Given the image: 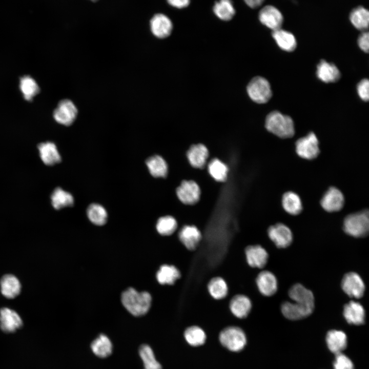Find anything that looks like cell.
I'll list each match as a JSON object with an SVG mask.
<instances>
[{"mask_svg":"<svg viewBox=\"0 0 369 369\" xmlns=\"http://www.w3.org/2000/svg\"><path fill=\"white\" fill-rule=\"evenodd\" d=\"M150 174L156 178H164L167 176L168 166L166 160L159 155H154L146 161Z\"/></svg>","mask_w":369,"mask_h":369,"instance_id":"cell-31","label":"cell"},{"mask_svg":"<svg viewBox=\"0 0 369 369\" xmlns=\"http://www.w3.org/2000/svg\"><path fill=\"white\" fill-rule=\"evenodd\" d=\"M295 147L297 155L308 160L315 159L320 153L319 141L313 132L298 139L296 142Z\"/></svg>","mask_w":369,"mask_h":369,"instance_id":"cell-6","label":"cell"},{"mask_svg":"<svg viewBox=\"0 0 369 369\" xmlns=\"http://www.w3.org/2000/svg\"><path fill=\"white\" fill-rule=\"evenodd\" d=\"M51 202L56 210L72 206L74 204L73 196L60 188H56L51 196Z\"/></svg>","mask_w":369,"mask_h":369,"instance_id":"cell-34","label":"cell"},{"mask_svg":"<svg viewBox=\"0 0 369 369\" xmlns=\"http://www.w3.org/2000/svg\"><path fill=\"white\" fill-rule=\"evenodd\" d=\"M183 335L187 343L193 346H198L203 344L207 338L204 330L197 325L188 327L184 330Z\"/></svg>","mask_w":369,"mask_h":369,"instance_id":"cell-35","label":"cell"},{"mask_svg":"<svg viewBox=\"0 0 369 369\" xmlns=\"http://www.w3.org/2000/svg\"><path fill=\"white\" fill-rule=\"evenodd\" d=\"M168 3L172 6L181 9L187 7L190 2V0H167Z\"/></svg>","mask_w":369,"mask_h":369,"instance_id":"cell-45","label":"cell"},{"mask_svg":"<svg viewBox=\"0 0 369 369\" xmlns=\"http://www.w3.org/2000/svg\"><path fill=\"white\" fill-rule=\"evenodd\" d=\"M316 74L320 80L326 83L336 82L341 76L337 67L325 60H321L317 65Z\"/></svg>","mask_w":369,"mask_h":369,"instance_id":"cell-26","label":"cell"},{"mask_svg":"<svg viewBox=\"0 0 369 369\" xmlns=\"http://www.w3.org/2000/svg\"><path fill=\"white\" fill-rule=\"evenodd\" d=\"M90 346L93 353L101 358L109 357L112 354L113 350L111 340L102 334L92 342Z\"/></svg>","mask_w":369,"mask_h":369,"instance_id":"cell-30","label":"cell"},{"mask_svg":"<svg viewBox=\"0 0 369 369\" xmlns=\"http://www.w3.org/2000/svg\"><path fill=\"white\" fill-rule=\"evenodd\" d=\"M343 230L348 235L354 237L366 236L369 230V218L367 211L352 214L344 220Z\"/></svg>","mask_w":369,"mask_h":369,"instance_id":"cell-4","label":"cell"},{"mask_svg":"<svg viewBox=\"0 0 369 369\" xmlns=\"http://www.w3.org/2000/svg\"><path fill=\"white\" fill-rule=\"evenodd\" d=\"M177 227V220L174 217L170 215L160 217L156 224L157 231L162 236L172 235L176 231Z\"/></svg>","mask_w":369,"mask_h":369,"instance_id":"cell-40","label":"cell"},{"mask_svg":"<svg viewBox=\"0 0 369 369\" xmlns=\"http://www.w3.org/2000/svg\"><path fill=\"white\" fill-rule=\"evenodd\" d=\"M247 91L250 98L258 104L267 102L272 95L269 82L261 76H256L252 79L247 86Z\"/></svg>","mask_w":369,"mask_h":369,"instance_id":"cell-5","label":"cell"},{"mask_svg":"<svg viewBox=\"0 0 369 369\" xmlns=\"http://www.w3.org/2000/svg\"><path fill=\"white\" fill-rule=\"evenodd\" d=\"M258 17L262 24L273 31L280 29L283 21L280 11L271 5L266 6L261 9Z\"/></svg>","mask_w":369,"mask_h":369,"instance_id":"cell-14","label":"cell"},{"mask_svg":"<svg viewBox=\"0 0 369 369\" xmlns=\"http://www.w3.org/2000/svg\"><path fill=\"white\" fill-rule=\"evenodd\" d=\"M341 287L348 296L355 298H361L365 291L363 281L355 272H350L344 275L341 281Z\"/></svg>","mask_w":369,"mask_h":369,"instance_id":"cell-10","label":"cell"},{"mask_svg":"<svg viewBox=\"0 0 369 369\" xmlns=\"http://www.w3.org/2000/svg\"><path fill=\"white\" fill-rule=\"evenodd\" d=\"M78 114L75 104L70 100L65 99L59 102L53 112V117L58 124L69 126L76 119Z\"/></svg>","mask_w":369,"mask_h":369,"instance_id":"cell-8","label":"cell"},{"mask_svg":"<svg viewBox=\"0 0 369 369\" xmlns=\"http://www.w3.org/2000/svg\"><path fill=\"white\" fill-rule=\"evenodd\" d=\"M282 205L284 210L293 215L299 214L302 210V204L300 197L293 192L285 193L282 198Z\"/></svg>","mask_w":369,"mask_h":369,"instance_id":"cell-32","label":"cell"},{"mask_svg":"<svg viewBox=\"0 0 369 369\" xmlns=\"http://www.w3.org/2000/svg\"><path fill=\"white\" fill-rule=\"evenodd\" d=\"M181 276L179 268L173 264L161 265L156 274L157 281L161 285H173Z\"/></svg>","mask_w":369,"mask_h":369,"instance_id":"cell-20","label":"cell"},{"mask_svg":"<svg viewBox=\"0 0 369 369\" xmlns=\"http://www.w3.org/2000/svg\"><path fill=\"white\" fill-rule=\"evenodd\" d=\"M244 252L246 262L250 267L262 269L267 263L268 253L260 245H248Z\"/></svg>","mask_w":369,"mask_h":369,"instance_id":"cell-13","label":"cell"},{"mask_svg":"<svg viewBox=\"0 0 369 369\" xmlns=\"http://www.w3.org/2000/svg\"><path fill=\"white\" fill-rule=\"evenodd\" d=\"M219 340L224 347L234 352L241 351L247 344V337L244 331L236 326H229L221 330Z\"/></svg>","mask_w":369,"mask_h":369,"instance_id":"cell-3","label":"cell"},{"mask_svg":"<svg viewBox=\"0 0 369 369\" xmlns=\"http://www.w3.org/2000/svg\"><path fill=\"white\" fill-rule=\"evenodd\" d=\"M150 29L155 37L165 38L171 33L173 24L167 16L163 14L158 13L154 15L151 19Z\"/></svg>","mask_w":369,"mask_h":369,"instance_id":"cell-16","label":"cell"},{"mask_svg":"<svg viewBox=\"0 0 369 369\" xmlns=\"http://www.w3.org/2000/svg\"><path fill=\"white\" fill-rule=\"evenodd\" d=\"M265 127L268 131L282 138L292 137L295 133L292 118L277 111H272L267 115Z\"/></svg>","mask_w":369,"mask_h":369,"instance_id":"cell-2","label":"cell"},{"mask_svg":"<svg viewBox=\"0 0 369 369\" xmlns=\"http://www.w3.org/2000/svg\"><path fill=\"white\" fill-rule=\"evenodd\" d=\"M357 92L360 98L366 101L369 98V81L367 79L361 80L358 84Z\"/></svg>","mask_w":369,"mask_h":369,"instance_id":"cell-43","label":"cell"},{"mask_svg":"<svg viewBox=\"0 0 369 369\" xmlns=\"http://www.w3.org/2000/svg\"><path fill=\"white\" fill-rule=\"evenodd\" d=\"M22 320L15 311L8 308L0 310V327L6 333H13L21 327Z\"/></svg>","mask_w":369,"mask_h":369,"instance_id":"cell-18","label":"cell"},{"mask_svg":"<svg viewBox=\"0 0 369 369\" xmlns=\"http://www.w3.org/2000/svg\"><path fill=\"white\" fill-rule=\"evenodd\" d=\"M19 88L24 98L31 100L39 91V87L36 81L31 76L25 75L20 78Z\"/></svg>","mask_w":369,"mask_h":369,"instance_id":"cell-38","label":"cell"},{"mask_svg":"<svg viewBox=\"0 0 369 369\" xmlns=\"http://www.w3.org/2000/svg\"><path fill=\"white\" fill-rule=\"evenodd\" d=\"M334 369H354L352 360L342 353L335 354Z\"/></svg>","mask_w":369,"mask_h":369,"instance_id":"cell-42","label":"cell"},{"mask_svg":"<svg viewBox=\"0 0 369 369\" xmlns=\"http://www.w3.org/2000/svg\"><path fill=\"white\" fill-rule=\"evenodd\" d=\"M178 238L187 250L192 252L196 250L201 242L202 234L196 225L186 224L179 230Z\"/></svg>","mask_w":369,"mask_h":369,"instance_id":"cell-9","label":"cell"},{"mask_svg":"<svg viewBox=\"0 0 369 369\" xmlns=\"http://www.w3.org/2000/svg\"><path fill=\"white\" fill-rule=\"evenodd\" d=\"M87 214L89 220L94 224L102 225L107 220V212L101 205L97 203L90 204L87 210Z\"/></svg>","mask_w":369,"mask_h":369,"instance_id":"cell-41","label":"cell"},{"mask_svg":"<svg viewBox=\"0 0 369 369\" xmlns=\"http://www.w3.org/2000/svg\"><path fill=\"white\" fill-rule=\"evenodd\" d=\"M322 208L327 212L340 211L344 206V197L337 188L331 187L324 193L320 201Z\"/></svg>","mask_w":369,"mask_h":369,"instance_id":"cell-15","label":"cell"},{"mask_svg":"<svg viewBox=\"0 0 369 369\" xmlns=\"http://www.w3.org/2000/svg\"><path fill=\"white\" fill-rule=\"evenodd\" d=\"M213 12L220 19L228 21L235 15V10L231 0H219L213 6Z\"/></svg>","mask_w":369,"mask_h":369,"instance_id":"cell-37","label":"cell"},{"mask_svg":"<svg viewBox=\"0 0 369 369\" xmlns=\"http://www.w3.org/2000/svg\"><path fill=\"white\" fill-rule=\"evenodd\" d=\"M245 3L251 8H256L260 6L264 0H243Z\"/></svg>","mask_w":369,"mask_h":369,"instance_id":"cell-46","label":"cell"},{"mask_svg":"<svg viewBox=\"0 0 369 369\" xmlns=\"http://www.w3.org/2000/svg\"><path fill=\"white\" fill-rule=\"evenodd\" d=\"M121 300L122 305L131 314L140 316L149 311L152 297L148 292H138L134 288H129L122 293Z\"/></svg>","mask_w":369,"mask_h":369,"instance_id":"cell-1","label":"cell"},{"mask_svg":"<svg viewBox=\"0 0 369 369\" xmlns=\"http://www.w3.org/2000/svg\"><path fill=\"white\" fill-rule=\"evenodd\" d=\"M358 44L360 48L365 52L368 53L369 49V34L368 32H363L359 36Z\"/></svg>","mask_w":369,"mask_h":369,"instance_id":"cell-44","label":"cell"},{"mask_svg":"<svg viewBox=\"0 0 369 369\" xmlns=\"http://www.w3.org/2000/svg\"><path fill=\"white\" fill-rule=\"evenodd\" d=\"M139 355L144 363V369H162L156 359L152 348L148 344H142L139 348Z\"/></svg>","mask_w":369,"mask_h":369,"instance_id":"cell-39","label":"cell"},{"mask_svg":"<svg viewBox=\"0 0 369 369\" xmlns=\"http://www.w3.org/2000/svg\"><path fill=\"white\" fill-rule=\"evenodd\" d=\"M343 314L346 321L350 324L358 325L364 323L365 310L359 302L351 301L346 303L343 308Z\"/></svg>","mask_w":369,"mask_h":369,"instance_id":"cell-21","label":"cell"},{"mask_svg":"<svg viewBox=\"0 0 369 369\" xmlns=\"http://www.w3.org/2000/svg\"><path fill=\"white\" fill-rule=\"evenodd\" d=\"M268 234L270 239L279 248L288 247L293 240L291 230L282 223H277L270 227Z\"/></svg>","mask_w":369,"mask_h":369,"instance_id":"cell-12","label":"cell"},{"mask_svg":"<svg viewBox=\"0 0 369 369\" xmlns=\"http://www.w3.org/2000/svg\"><path fill=\"white\" fill-rule=\"evenodd\" d=\"M256 283L260 293L265 296H272L277 290V279L269 271L260 272L256 278Z\"/></svg>","mask_w":369,"mask_h":369,"instance_id":"cell-19","label":"cell"},{"mask_svg":"<svg viewBox=\"0 0 369 369\" xmlns=\"http://www.w3.org/2000/svg\"><path fill=\"white\" fill-rule=\"evenodd\" d=\"M228 305L229 311L233 316L240 319L247 318L250 315L252 308L250 298L242 294L233 295Z\"/></svg>","mask_w":369,"mask_h":369,"instance_id":"cell-11","label":"cell"},{"mask_svg":"<svg viewBox=\"0 0 369 369\" xmlns=\"http://www.w3.org/2000/svg\"><path fill=\"white\" fill-rule=\"evenodd\" d=\"M38 150L41 160L47 166H53L59 163L61 158L55 144L51 141L39 144Z\"/></svg>","mask_w":369,"mask_h":369,"instance_id":"cell-23","label":"cell"},{"mask_svg":"<svg viewBox=\"0 0 369 369\" xmlns=\"http://www.w3.org/2000/svg\"><path fill=\"white\" fill-rule=\"evenodd\" d=\"M208 171L211 177L218 182L224 181L229 173L227 165L217 158L212 159L209 162Z\"/></svg>","mask_w":369,"mask_h":369,"instance_id":"cell-33","label":"cell"},{"mask_svg":"<svg viewBox=\"0 0 369 369\" xmlns=\"http://www.w3.org/2000/svg\"><path fill=\"white\" fill-rule=\"evenodd\" d=\"M272 36L282 50L291 52L295 49L297 46L296 40L294 35L291 32L280 28L273 31Z\"/></svg>","mask_w":369,"mask_h":369,"instance_id":"cell-29","label":"cell"},{"mask_svg":"<svg viewBox=\"0 0 369 369\" xmlns=\"http://www.w3.org/2000/svg\"><path fill=\"white\" fill-rule=\"evenodd\" d=\"M350 19L356 29L364 31L368 27V11L362 6L358 7L351 12L350 15Z\"/></svg>","mask_w":369,"mask_h":369,"instance_id":"cell-36","label":"cell"},{"mask_svg":"<svg viewBox=\"0 0 369 369\" xmlns=\"http://www.w3.org/2000/svg\"><path fill=\"white\" fill-rule=\"evenodd\" d=\"M209 156L207 147L202 144L192 145L186 153L189 164L196 169H202L206 165Z\"/></svg>","mask_w":369,"mask_h":369,"instance_id":"cell-17","label":"cell"},{"mask_svg":"<svg viewBox=\"0 0 369 369\" xmlns=\"http://www.w3.org/2000/svg\"><path fill=\"white\" fill-rule=\"evenodd\" d=\"M281 310L285 317L290 320H296L310 315L314 309L295 302L286 301L282 303Z\"/></svg>","mask_w":369,"mask_h":369,"instance_id":"cell-25","label":"cell"},{"mask_svg":"<svg viewBox=\"0 0 369 369\" xmlns=\"http://www.w3.org/2000/svg\"><path fill=\"white\" fill-rule=\"evenodd\" d=\"M326 342L330 351L336 354L341 353L346 348L347 344V337L341 331L331 330L327 333Z\"/></svg>","mask_w":369,"mask_h":369,"instance_id":"cell-27","label":"cell"},{"mask_svg":"<svg viewBox=\"0 0 369 369\" xmlns=\"http://www.w3.org/2000/svg\"><path fill=\"white\" fill-rule=\"evenodd\" d=\"M209 295L214 300L224 299L228 295L229 290L226 280L221 276H214L209 279L207 284Z\"/></svg>","mask_w":369,"mask_h":369,"instance_id":"cell-24","label":"cell"},{"mask_svg":"<svg viewBox=\"0 0 369 369\" xmlns=\"http://www.w3.org/2000/svg\"><path fill=\"white\" fill-rule=\"evenodd\" d=\"M176 194L184 204L193 205L197 203L201 196V189L193 180H183L176 189Z\"/></svg>","mask_w":369,"mask_h":369,"instance_id":"cell-7","label":"cell"},{"mask_svg":"<svg viewBox=\"0 0 369 369\" xmlns=\"http://www.w3.org/2000/svg\"><path fill=\"white\" fill-rule=\"evenodd\" d=\"M1 291L4 296L12 299L18 296L21 291V284L14 275L7 274L2 277L0 281Z\"/></svg>","mask_w":369,"mask_h":369,"instance_id":"cell-28","label":"cell"},{"mask_svg":"<svg viewBox=\"0 0 369 369\" xmlns=\"http://www.w3.org/2000/svg\"><path fill=\"white\" fill-rule=\"evenodd\" d=\"M91 1H93V2H95V1H97V0H91Z\"/></svg>","mask_w":369,"mask_h":369,"instance_id":"cell-47","label":"cell"},{"mask_svg":"<svg viewBox=\"0 0 369 369\" xmlns=\"http://www.w3.org/2000/svg\"><path fill=\"white\" fill-rule=\"evenodd\" d=\"M289 296L295 303L314 309V297L313 293L301 284L297 283L293 285L289 291Z\"/></svg>","mask_w":369,"mask_h":369,"instance_id":"cell-22","label":"cell"}]
</instances>
